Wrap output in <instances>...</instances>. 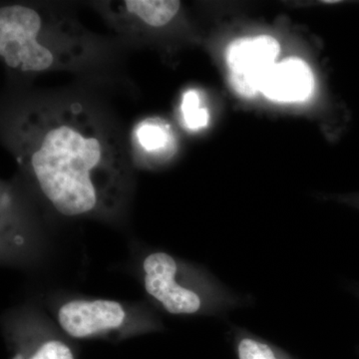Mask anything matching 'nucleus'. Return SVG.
<instances>
[{
  "label": "nucleus",
  "mask_w": 359,
  "mask_h": 359,
  "mask_svg": "<svg viewBox=\"0 0 359 359\" xmlns=\"http://www.w3.org/2000/svg\"><path fill=\"white\" fill-rule=\"evenodd\" d=\"M14 139L18 163L65 216L93 212L124 172L119 143L80 104L32 111Z\"/></svg>",
  "instance_id": "nucleus-1"
},
{
  "label": "nucleus",
  "mask_w": 359,
  "mask_h": 359,
  "mask_svg": "<svg viewBox=\"0 0 359 359\" xmlns=\"http://www.w3.org/2000/svg\"><path fill=\"white\" fill-rule=\"evenodd\" d=\"M84 32L75 21L45 9L9 4L0 9V56L20 72L69 66L85 53Z\"/></svg>",
  "instance_id": "nucleus-2"
},
{
  "label": "nucleus",
  "mask_w": 359,
  "mask_h": 359,
  "mask_svg": "<svg viewBox=\"0 0 359 359\" xmlns=\"http://www.w3.org/2000/svg\"><path fill=\"white\" fill-rule=\"evenodd\" d=\"M280 47L269 35L233 40L226 52L229 82L238 95L254 97L262 82L276 65Z\"/></svg>",
  "instance_id": "nucleus-3"
},
{
  "label": "nucleus",
  "mask_w": 359,
  "mask_h": 359,
  "mask_svg": "<svg viewBox=\"0 0 359 359\" xmlns=\"http://www.w3.org/2000/svg\"><path fill=\"white\" fill-rule=\"evenodd\" d=\"M145 289L173 314H192L201 309L199 295L176 282V261L166 252H154L144 261Z\"/></svg>",
  "instance_id": "nucleus-4"
},
{
  "label": "nucleus",
  "mask_w": 359,
  "mask_h": 359,
  "mask_svg": "<svg viewBox=\"0 0 359 359\" xmlns=\"http://www.w3.org/2000/svg\"><path fill=\"white\" fill-rule=\"evenodd\" d=\"M125 318L121 304L107 299L66 302L58 311L59 325L74 339L115 330L121 327Z\"/></svg>",
  "instance_id": "nucleus-5"
},
{
  "label": "nucleus",
  "mask_w": 359,
  "mask_h": 359,
  "mask_svg": "<svg viewBox=\"0 0 359 359\" xmlns=\"http://www.w3.org/2000/svg\"><path fill=\"white\" fill-rule=\"evenodd\" d=\"M314 80L309 66L299 58L276 63L262 82L259 92L269 100L299 102L313 93Z\"/></svg>",
  "instance_id": "nucleus-6"
},
{
  "label": "nucleus",
  "mask_w": 359,
  "mask_h": 359,
  "mask_svg": "<svg viewBox=\"0 0 359 359\" xmlns=\"http://www.w3.org/2000/svg\"><path fill=\"white\" fill-rule=\"evenodd\" d=\"M133 139L140 152L150 158L171 154L175 139L171 127L160 118H148L137 125Z\"/></svg>",
  "instance_id": "nucleus-7"
},
{
  "label": "nucleus",
  "mask_w": 359,
  "mask_h": 359,
  "mask_svg": "<svg viewBox=\"0 0 359 359\" xmlns=\"http://www.w3.org/2000/svg\"><path fill=\"white\" fill-rule=\"evenodd\" d=\"M132 20L150 28L167 25L178 14L181 2L175 0H125L119 6Z\"/></svg>",
  "instance_id": "nucleus-8"
},
{
  "label": "nucleus",
  "mask_w": 359,
  "mask_h": 359,
  "mask_svg": "<svg viewBox=\"0 0 359 359\" xmlns=\"http://www.w3.org/2000/svg\"><path fill=\"white\" fill-rule=\"evenodd\" d=\"M181 111L187 128L199 130L204 128L209 123V112L201 106L199 93L196 90H189L184 94Z\"/></svg>",
  "instance_id": "nucleus-9"
},
{
  "label": "nucleus",
  "mask_w": 359,
  "mask_h": 359,
  "mask_svg": "<svg viewBox=\"0 0 359 359\" xmlns=\"http://www.w3.org/2000/svg\"><path fill=\"white\" fill-rule=\"evenodd\" d=\"M14 359H75L74 354L67 344L60 340L42 342L34 351L26 355L18 354Z\"/></svg>",
  "instance_id": "nucleus-10"
},
{
  "label": "nucleus",
  "mask_w": 359,
  "mask_h": 359,
  "mask_svg": "<svg viewBox=\"0 0 359 359\" xmlns=\"http://www.w3.org/2000/svg\"><path fill=\"white\" fill-rule=\"evenodd\" d=\"M238 359H280L268 344L249 337L238 342Z\"/></svg>",
  "instance_id": "nucleus-11"
}]
</instances>
